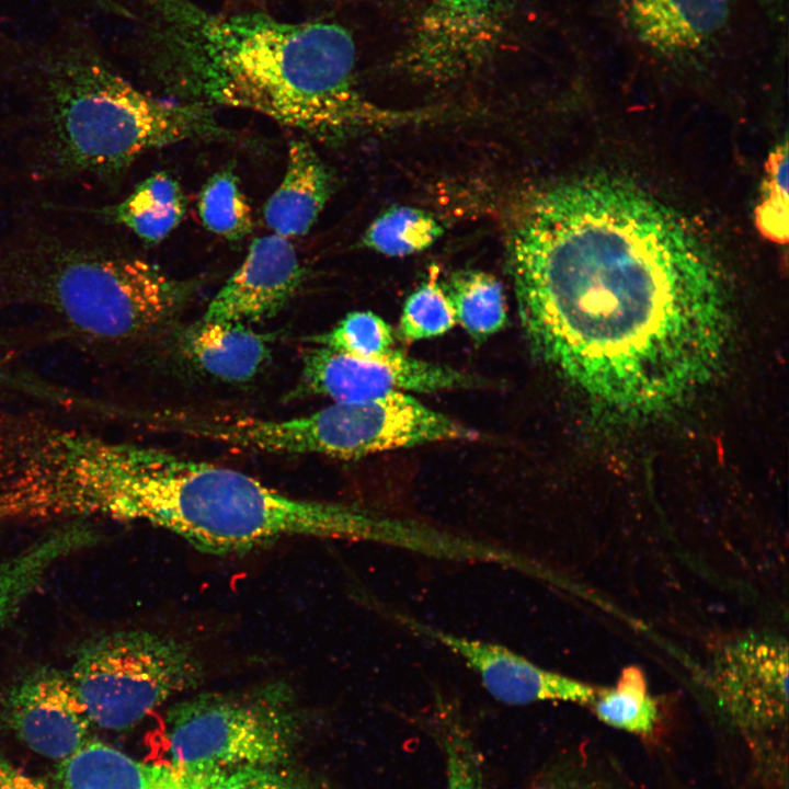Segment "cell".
Returning a JSON list of instances; mask_svg holds the SVG:
<instances>
[{
    "instance_id": "cell-1",
    "label": "cell",
    "mask_w": 789,
    "mask_h": 789,
    "mask_svg": "<svg viewBox=\"0 0 789 789\" xmlns=\"http://www.w3.org/2000/svg\"><path fill=\"white\" fill-rule=\"evenodd\" d=\"M534 355L606 407L648 414L714 373L728 336L719 266L676 211L622 179L534 192L507 233Z\"/></svg>"
},
{
    "instance_id": "cell-2",
    "label": "cell",
    "mask_w": 789,
    "mask_h": 789,
    "mask_svg": "<svg viewBox=\"0 0 789 789\" xmlns=\"http://www.w3.org/2000/svg\"><path fill=\"white\" fill-rule=\"evenodd\" d=\"M159 69L199 103L243 108L318 139L416 123L357 88L351 33L329 21L221 13L191 0H139Z\"/></svg>"
},
{
    "instance_id": "cell-3",
    "label": "cell",
    "mask_w": 789,
    "mask_h": 789,
    "mask_svg": "<svg viewBox=\"0 0 789 789\" xmlns=\"http://www.w3.org/2000/svg\"><path fill=\"white\" fill-rule=\"evenodd\" d=\"M0 70L30 96L53 175L108 178L149 150L229 135L206 104L162 101L133 85L80 22L42 42L0 31Z\"/></svg>"
},
{
    "instance_id": "cell-4",
    "label": "cell",
    "mask_w": 789,
    "mask_h": 789,
    "mask_svg": "<svg viewBox=\"0 0 789 789\" xmlns=\"http://www.w3.org/2000/svg\"><path fill=\"white\" fill-rule=\"evenodd\" d=\"M114 521L163 528L217 556L290 537L377 542L385 529L378 513L293 498L241 471L128 442Z\"/></svg>"
},
{
    "instance_id": "cell-5",
    "label": "cell",
    "mask_w": 789,
    "mask_h": 789,
    "mask_svg": "<svg viewBox=\"0 0 789 789\" xmlns=\"http://www.w3.org/2000/svg\"><path fill=\"white\" fill-rule=\"evenodd\" d=\"M196 286L96 240L34 231L0 250V301L48 313L94 346L144 339L172 321Z\"/></svg>"
},
{
    "instance_id": "cell-6",
    "label": "cell",
    "mask_w": 789,
    "mask_h": 789,
    "mask_svg": "<svg viewBox=\"0 0 789 789\" xmlns=\"http://www.w3.org/2000/svg\"><path fill=\"white\" fill-rule=\"evenodd\" d=\"M205 435L209 441L243 450L341 459L479 437L474 430L407 392L361 402H334L289 419L214 414L205 424Z\"/></svg>"
},
{
    "instance_id": "cell-7",
    "label": "cell",
    "mask_w": 789,
    "mask_h": 789,
    "mask_svg": "<svg viewBox=\"0 0 789 789\" xmlns=\"http://www.w3.org/2000/svg\"><path fill=\"white\" fill-rule=\"evenodd\" d=\"M299 725L294 691L283 682L236 693H202L167 712L168 763L218 773L278 767L293 754Z\"/></svg>"
},
{
    "instance_id": "cell-8",
    "label": "cell",
    "mask_w": 789,
    "mask_h": 789,
    "mask_svg": "<svg viewBox=\"0 0 789 789\" xmlns=\"http://www.w3.org/2000/svg\"><path fill=\"white\" fill-rule=\"evenodd\" d=\"M67 675L92 724L126 730L175 695L195 688L203 664L184 641L132 629L88 640Z\"/></svg>"
},
{
    "instance_id": "cell-9",
    "label": "cell",
    "mask_w": 789,
    "mask_h": 789,
    "mask_svg": "<svg viewBox=\"0 0 789 789\" xmlns=\"http://www.w3.org/2000/svg\"><path fill=\"white\" fill-rule=\"evenodd\" d=\"M514 0H432L393 65L410 79L442 84L489 62L506 37Z\"/></svg>"
},
{
    "instance_id": "cell-10",
    "label": "cell",
    "mask_w": 789,
    "mask_h": 789,
    "mask_svg": "<svg viewBox=\"0 0 789 789\" xmlns=\"http://www.w3.org/2000/svg\"><path fill=\"white\" fill-rule=\"evenodd\" d=\"M713 697L729 721L756 741L780 732L788 717V645L778 636L751 633L716 653Z\"/></svg>"
},
{
    "instance_id": "cell-11",
    "label": "cell",
    "mask_w": 789,
    "mask_h": 789,
    "mask_svg": "<svg viewBox=\"0 0 789 789\" xmlns=\"http://www.w3.org/2000/svg\"><path fill=\"white\" fill-rule=\"evenodd\" d=\"M482 386L466 371L392 350L374 357L353 356L323 346L302 358L300 391L334 402H361L393 392H439Z\"/></svg>"
},
{
    "instance_id": "cell-12",
    "label": "cell",
    "mask_w": 789,
    "mask_h": 789,
    "mask_svg": "<svg viewBox=\"0 0 789 789\" xmlns=\"http://www.w3.org/2000/svg\"><path fill=\"white\" fill-rule=\"evenodd\" d=\"M392 615L411 631L441 643L461 658L479 676L484 689L501 702L516 706L541 701L588 705L598 689L546 670L500 644L444 632L399 613Z\"/></svg>"
},
{
    "instance_id": "cell-13",
    "label": "cell",
    "mask_w": 789,
    "mask_h": 789,
    "mask_svg": "<svg viewBox=\"0 0 789 789\" xmlns=\"http://www.w3.org/2000/svg\"><path fill=\"white\" fill-rule=\"evenodd\" d=\"M10 729L33 752L64 761L90 739L92 725L67 673L39 667L12 685L3 698Z\"/></svg>"
},
{
    "instance_id": "cell-14",
    "label": "cell",
    "mask_w": 789,
    "mask_h": 789,
    "mask_svg": "<svg viewBox=\"0 0 789 789\" xmlns=\"http://www.w3.org/2000/svg\"><path fill=\"white\" fill-rule=\"evenodd\" d=\"M304 268L288 238L252 241L241 265L209 302L202 320L259 322L278 313L299 288Z\"/></svg>"
},
{
    "instance_id": "cell-15",
    "label": "cell",
    "mask_w": 789,
    "mask_h": 789,
    "mask_svg": "<svg viewBox=\"0 0 789 789\" xmlns=\"http://www.w3.org/2000/svg\"><path fill=\"white\" fill-rule=\"evenodd\" d=\"M226 771H198L171 763H146L99 740L59 762L56 789H210Z\"/></svg>"
},
{
    "instance_id": "cell-16",
    "label": "cell",
    "mask_w": 789,
    "mask_h": 789,
    "mask_svg": "<svg viewBox=\"0 0 789 789\" xmlns=\"http://www.w3.org/2000/svg\"><path fill=\"white\" fill-rule=\"evenodd\" d=\"M333 191V179L313 147L293 140L284 178L264 206V219L273 233L306 235L315 225Z\"/></svg>"
},
{
    "instance_id": "cell-17",
    "label": "cell",
    "mask_w": 789,
    "mask_h": 789,
    "mask_svg": "<svg viewBox=\"0 0 789 789\" xmlns=\"http://www.w3.org/2000/svg\"><path fill=\"white\" fill-rule=\"evenodd\" d=\"M628 16L642 43L681 53L701 46L721 30L728 0H630Z\"/></svg>"
},
{
    "instance_id": "cell-18",
    "label": "cell",
    "mask_w": 789,
    "mask_h": 789,
    "mask_svg": "<svg viewBox=\"0 0 789 789\" xmlns=\"http://www.w3.org/2000/svg\"><path fill=\"white\" fill-rule=\"evenodd\" d=\"M88 521L60 527L16 552L0 557V629L61 560L96 544Z\"/></svg>"
},
{
    "instance_id": "cell-19",
    "label": "cell",
    "mask_w": 789,
    "mask_h": 789,
    "mask_svg": "<svg viewBox=\"0 0 789 789\" xmlns=\"http://www.w3.org/2000/svg\"><path fill=\"white\" fill-rule=\"evenodd\" d=\"M184 354L201 369L228 382L252 379L270 357V340L243 323L204 321L188 327Z\"/></svg>"
},
{
    "instance_id": "cell-20",
    "label": "cell",
    "mask_w": 789,
    "mask_h": 789,
    "mask_svg": "<svg viewBox=\"0 0 789 789\" xmlns=\"http://www.w3.org/2000/svg\"><path fill=\"white\" fill-rule=\"evenodd\" d=\"M185 210V196L180 184L167 172H157L105 213L145 242L158 243L179 226Z\"/></svg>"
},
{
    "instance_id": "cell-21",
    "label": "cell",
    "mask_w": 789,
    "mask_h": 789,
    "mask_svg": "<svg viewBox=\"0 0 789 789\" xmlns=\"http://www.w3.org/2000/svg\"><path fill=\"white\" fill-rule=\"evenodd\" d=\"M456 322L476 341L483 342L504 328L507 321L501 283L482 271L453 274L445 289Z\"/></svg>"
},
{
    "instance_id": "cell-22",
    "label": "cell",
    "mask_w": 789,
    "mask_h": 789,
    "mask_svg": "<svg viewBox=\"0 0 789 789\" xmlns=\"http://www.w3.org/2000/svg\"><path fill=\"white\" fill-rule=\"evenodd\" d=\"M588 706L605 724L640 736L653 734L661 720L659 702L637 666L625 667L614 687L598 688Z\"/></svg>"
},
{
    "instance_id": "cell-23",
    "label": "cell",
    "mask_w": 789,
    "mask_h": 789,
    "mask_svg": "<svg viewBox=\"0 0 789 789\" xmlns=\"http://www.w3.org/2000/svg\"><path fill=\"white\" fill-rule=\"evenodd\" d=\"M442 233L441 225L427 211L393 206L369 225L362 243L384 255L405 256L430 248Z\"/></svg>"
},
{
    "instance_id": "cell-24",
    "label": "cell",
    "mask_w": 789,
    "mask_h": 789,
    "mask_svg": "<svg viewBox=\"0 0 789 789\" xmlns=\"http://www.w3.org/2000/svg\"><path fill=\"white\" fill-rule=\"evenodd\" d=\"M198 216L213 233L239 241L252 231L250 205L237 175L224 169L210 176L198 195Z\"/></svg>"
},
{
    "instance_id": "cell-25",
    "label": "cell",
    "mask_w": 789,
    "mask_h": 789,
    "mask_svg": "<svg viewBox=\"0 0 789 789\" xmlns=\"http://www.w3.org/2000/svg\"><path fill=\"white\" fill-rule=\"evenodd\" d=\"M311 341L340 353L374 357L393 350L392 328L370 311H355L344 317L331 330L317 334Z\"/></svg>"
},
{
    "instance_id": "cell-26",
    "label": "cell",
    "mask_w": 789,
    "mask_h": 789,
    "mask_svg": "<svg viewBox=\"0 0 789 789\" xmlns=\"http://www.w3.org/2000/svg\"><path fill=\"white\" fill-rule=\"evenodd\" d=\"M455 324L454 308L445 289L431 279L407 298L398 335L402 341L415 342L442 335Z\"/></svg>"
},
{
    "instance_id": "cell-27",
    "label": "cell",
    "mask_w": 789,
    "mask_h": 789,
    "mask_svg": "<svg viewBox=\"0 0 789 789\" xmlns=\"http://www.w3.org/2000/svg\"><path fill=\"white\" fill-rule=\"evenodd\" d=\"M788 144L785 140L766 161L763 194L754 214L758 231L780 244L788 241Z\"/></svg>"
},
{
    "instance_id": "cell-28",
    "label": "cell",
    "mask_w": 789,
    "mask_h": 789,
    "mask_svg": "<svg viewBox=\"0 0 789 789\" xmlns=\"http://www.w3.org/2000/svg\"><path fill=\"white\" fill-rule=\"evenodd\" d=\"M441 739L446 756L445 789H483L482 758L467 730L456 721H445Z\"/></svg>"
},
{
    "instance_id": "cell-29",
    "label": "cell",
    "mask_w": 789,
    "mask_h": 789,
    "mask_svg": "<svg viewBox=\"0 0 789 789\" xmlns=\"http://www.w3.org/2000/svg\"><path fill=\"white\" fill-rule=\"evenodd\" d=\"M210 789H301L277 767H242L224 773Z\"/></svg>"
},
{
    "instance_id": "cell-30",
    "label": "cell",
    "mask_w": 789,
    "mask_h": 789,
    "mask_svg": "<svg viewBox=\"0 0 789 789\" xmlns=\"http://www.w3.org/2000/svg\"><path fill=\"white\" fill-rule=\"evenodd\" d=\"M0 789H45V785L22 773L0 755Z\"/></svg>"
},
{
    "instance_id": "cell-31",
    "label": "cell",
    "mask_w": 789,
    "mask_h": 789,
    "mask_svg": "<svg viewBox=\"0 0 789 789\" xmlns=\"http://www.w3.org/2000/svg\"><path fill=\"white\" fill-rule=\"evenodd\" d=\"M535 789H602L593 784L570 778H550L538 784Z\"/></svg>"
},
{
    "instance_id": "cell-32",
    "label": "cell",
    "mask_w": 789,
    "mask_h": 789,
    "mask_svg": "<svg viewBox=\"0 0 789 789\" xmlns=\"http://www.w3.org/2000/svg\"><path fill=\"white\" fill-rule=\"evenodd\" d=\"M9 362V348L4 347L2 343H0V386L3 378V370Z\"/></svg>"
}]
</instances>
